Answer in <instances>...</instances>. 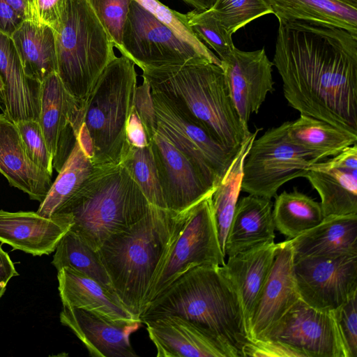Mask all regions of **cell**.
Listing matches in <instances>:
<instances>
[{
    "label": "cell",
    "instance_id": "46",
    "mask_svg": "<svg viewBox=\"0 0 357 357\" xmlns=\"http://www.w3.org/2000/svg\"><path fill=\"white\" fill-rule=\"evenodd\" d=\"M18 275L14 264L7 252L0 245V298L4 294L8 281Z\"/></svg>",
    "mask_w": 357,
    "mask_h": 357
},
{
    "label": "cell",
    "instance_id": "12",
    "mask_svg": "<svg viewBox=\"0 0 357 357\" xmlns=\"http://www.w3.org/2000/svg\"><path fill=\"white\" fill-rule=\"evenodd\" d=\"M157 130L185 154L206 179L217 187L236 153L216 141L204 128L178 112L151 91Z\"/></svg>",
    "mask_w": 357,
    "mask_h": 357
},
{
    "label": "cell",
    "instance_id": "29",
    "mask_svg": "<svg viewBox=\"0 0 357 357\" xmlns=\"http://www.w3.org/2000/svg\"><path fill=\"white\" fill-rule=\"evenodd\" d=\"M10 37L29 78L41 83L57 72L55 36L51 27L24 20Z\"/></svg>",
    "mask_w": 357,
    "mask_h": 357
},
{
    "label": "cell",
    "instance_id": "30",
    "mask_svg": "<svg viewBox=\"0 0 357 357\" xmlns=\"http://www.w3.org/2000/svg\"><path fill=\"white\" fill-rule=\"evenodd\" d=\"M279 22L301 20L340 27L357 35V8L337 0H266Z\"/></svg>",
    "mask_w": 357,
    "mask_h": 357
},
{
    "label": "cell",
    "instance_id": "13",
    "mask_svg": "<svg viewBox=\"0 0 357 357\" xmlns=\"http://www.w3.org/2000/svg\"><path fill=\"white\" fill-rule=\"evenodd\" d=\"M301 299L318 310L333 311L357 294V255L294 259Z\"/></svg>",
    "mask_w": 357,
    "mask_h": 357
},
{
    "label": "cell",
    "instance_id": "45",
    "mask_svg": "<svg viewBox=\"0 0 357 357\" xmlns=\"http://www.w3.org/2000/svg\"><path fill=\"white\" fill-rule=\"evenodd\" d=\"M24 20L6 0H0V31L11 36Z\"/></svg>",
    "mask_w": 357,
    "mask_h": 357
},
{
    "label": "cell",
    "instance_id": "42",
    "mask_svg": "<svg viewBox=\"0 0 357 357\" xmlns=\"http://www.w3.org/2000/svg\"><path fill=\"white\" fill-rule=\"evenodd\" d=\"M137 86L134 106L144 125L149 142L156 131V117L152 100L151 88L146 79Z\"/></svg>",
    "mask_w": 357,
    "mask_h": 357
},
{
    "label": "cell",
    "instance_id": "21",
    "mask_svg": "<svg viewBox=\"0 0 357 357\" xmlns=\"http://www.w3.org/2000/svg\"><path fill=\"white\" fill-rule=\"evenodd\" d=\"M0 78L3 85V114L14 123L38 121L41 83L25 74L11 37L1 31Z\"/></svg>",
    "mask_w": 357,
    "mask_h": 357
},
{
    "label": "cell",
    "instance_id": "47",
    "mask_svg": "<svg viewBox=\"0 0 357 357\" xmlns=\"http://www.w3.org/2000/svg\"><path fill=\"white\" fill-rule=\"evenodd\" d=\"M6 1L24 20H29L31 0H6Z\"/></svg>",
    "mask_w": 357,
    "mask_h": 357
},
{
    "label": "cell",
    "instance_id": "14",
    "mask_svg": "<svg viewBox=\"0 0 357 357\" xmlns=\"http://www.w3.org/2000/svg\"><path fill=\"white\" fill-rule=\"evenodd\" d=\"M149 143L167 209L185 210L213 194L217 187L157 129Z\"/></svg>",
    "mask_w": 357,
    "mask_h": 357
},
{
    "label": "cell",
    "instance_id": "35",
    "mask_svg": "<svg viewBox=\"0 0 357 357\" xmlns=\"http://www.w3.org/2000/svg\"><path fill=\"white\" fill-rule=\"evenodd\" d=\"M120 162L126 168L151 204L167 208L150 143L142 148L129 146Z\"/></svg>",
    "mask_w": 357,
    "mask_h": 357
},
{
    "label": "cell",
    "instance_id": "16",
    "mask_svg": "<svg viewBox=\"0 0 357 357\" xmlns=\"http://www.w3.org/2000/svg\"><path fill=\"white\" fill-rule=\"evenodd\" d=\"M220 61L234 105L244 130L249 133L251 115L259 112L268 93L275 91L273 63L264 48L245 52L236 47Z\"/></svg>",
    "mask_w": 357,
    "mask_h": 357
},
{
    "label": "cell",
    "instance_id": "43",
    "mask_svg": "<svg viewBox=\"0 0 357 357\" xmlns=\"http://www.w3.org/2000/svg\"><path fill=\"white\" fill-rule=\"evenodd\" d=\"M63 0H31L30 19L54 29L59 20Z\"/></svg>",
    "mask_w": 357,
    "mask_h": 357
},
{
    "label": "cell",
    "instance_id": "19",
    "mask_svg": "<svg viewBox=\"0 0 357 357\" xmlns=\"http://www.w3.org/2000/svg\"><path fill=\"white\" fill-rule=\"evenodd\" d=\"M61 323L81 340L93 357H136L130 335L142 325L141 321H114L94 312L63 307Z\"/></svg>",
    "mask_w": 357,
    "mask_h": 357
},
{
    "label": "cell",
    "instance_id": "41",
    "mask_svg": "<svg viewBox=\"0 0 357 357\" xmlns=\"http://www.w3.org/2000/svg\"><path fill=\"white\" fill-rule=\"evenodd\" d=\"M357 294L333 310L348 357L357 356Z\"/></svg>",
    "mask_w": 357,
    "mask_h": 357
},
{
    "label": "cell",
    "instance_id": "51",
    "mask_svg": "<svg viewBox=\"0 0 357 357\" xmlns=\"http://www.w3.org/2000/svg\"><path fill=\"white\" fill-rule=\"evenodd\" d=\"M3 83H2L1 79L0 78V93H1L2 95H3Z\"/></svg>",
    "mask_w": 357,
    "mask_h": 357
},
{
    "label": "cell",
    "instance_id": "27",
    "mask_svg": "<svg viewBox=\"0 0 357 357\" xmlns=\"http://www.w3.org/2000/svg\"><path fill=\"white\" fill-rule=\"evenodd\" d=\"M289 241L294 259L357 255V214L326 216Z\"/></svg>",
    "mask_w": 357,
    "mask_h": 357
},
{
    "label": "cell",
    "instance_id": "26",
    "mask_svg": "<svg viewBox=\"0 0 357 357\" xmlns=\"http://www.w3.org/2000/svg\"><path fill=\"white\" fill-rule=\"evenodd\" d=\"M273 204L269 199L249 195L238 201L225 244L229 257L274 242Z\"/></svg>",
    "mask_w": 357,
    "mask_h": 357
},
{
    "label": "cell",
    "instance_id": "44",
    "mask_svg": "<svg viewBox=\"0 0 357 357\" xmlns=\"http://www.w3.org/2000/svg\"><path fill=\"white\" fill-rule=\"evenodd\" d=\"M126 136L127 142L130 146L142 148L149 144L146 128L134 105L127 119Z\"/></svg>",
    "mask_w": 357,
    "mask_h": 357
},
{
    "label": "cell",
    "instance_id": "38",
    "mask_svg": "<svg viewBox=\"0 0 357 357\" xmlns=\"http://www.w3.org/2000/svg\"><path fill=\"white\" fill-rule=\"evenodd\" d=\"M152 13L159 21L168 26L178 38L189 43L210 62L218 66L221 61L210 49L200 40L188 25L185 14L174 10L158 0H135Z\"/></svg>",
    "mask_w": 357,
    "mask_h": 357
},
{
    "label": "cell",
    "instance_id": "4",
    "mask_svg": "<svg viewBox=\"0 0 357 357\" xmlns=\"http://www.w3.org/2000/svg\"><path fill=\"white\" fill-rule=\"evenodd\" d=\"M142 70L151 91L232 153L250 135L243 127L220 66L195 62Z\"/></svg>",
    "mask_w": 357,
    "mask_h": 357
},
{
    "label": "cell",
    "instance_id": "32",
    "mask_svg": "<svg viewBox=\"0 0 357 357\" xmlns=\"http://www.w3.org/2000/svg\"><path fill=\"white\" fill-rule=\"evenodd\" d=\"M93 168L91 160L76 139L57 178L40 202L37 213L47 218L59 213L77 194Z\"/></svg>",
    "mask_w": 357,
    "mask_h": 357
},
{
    "label": "cell",
    "instance_id": "8",
    "mask_svg": "<svg viewBox=\"0 0 357 357\" xmlns=\"http://www.w3.org/2000/svg\"><path fill=\"white\" fill-rule=\"evenodd\" d=\"M312 158L289 141L286 122L254 139L243 167L241 190L271 199L285 183L304 177Z\"/></svg>",
    "mask_w": 357,
    "mask_h": 357
},
{
    "label": "cell",
    "instance_id": "2",
    "mask_svg": "<svg viewBox=\"0 0 357 357\" xmlns=\"http://www.w3.org/2000/svg\"><path fill=\"white\" fill-rule=\"evenodd\" d=\"M191 207L174 211L151 204L142 218L111 236L98 250L114 294L137 319L149 305L152 289Z\"/></svg>",
    "mask_w": 357,
    "mask_h": 357
},
{
    "label": "cell",
    "instance_id": "50",
    "mask_svg": "<svg viewBox=\"0 0 357 357\" xmlns=\"http://www.w3.org/2000/svg\"><path fill=\"white\" fill-rule=\"evenodd\" d=\"M0 108L4 112V111H5L4 100H3V96L1 93H0Z\"/></svg>",
    "mask_w": 357,
    "mask_h": 357
},
{
    "label": "cell",
    "instance_id": "9",
    "mask_svg": "<svg viewBox=\"0 0 357 357\" xmlns=\"http://www.w3.org/2000/svg\"><path fill=\"white\" fill-rule=\"evenodd\" d=\"M121 55L141 69L210 62L135 0H131L123 26Z\"/></svg>",
    "mask_w": 357,
    "mask_h": 357
},
{
    "label": "cell",
    "instance_id": "23",
    "mask_svg": "<svg viewBox=\"0 0 357 357\" xmlns=\"http://www.w3.org/2000/svg\"><path fill=\"white\" fill-rule=\"evenodd\" d=\"M158 357H226L202 331L177 315H164L144 322Z\"/></svg>",
    "mask_w": 357,
    "mask_h": 357
},
{
    "label": "cell",
    "instance_id": "25",
    "mask_svg": "<svg viewBox=\"0 0 357 357\" xmlns=\"http://www.w3.org/2000/svg\"><path fill=\"white\" fill-rule=\"evenodd\" d=\"M57 271L63 307L86 310L114 321H141L132 315L113 291L94 279L70 268Z\"/></svg>",
    "mask_w": 357,
    "mask_h": 357
},
{
    "label": "cell",
    "instance_id": "48",
    "mask_svg": "<svg viewBox=\"0 0 357 357\" xmlns=\"http://www.w3.org/2000/svg\"><path fill=\"white\" fill-rule=\"evenodd\" d=\"M198 10L211 8L218 0H182Z\"/></svg>",
    "mask_w": 357,
    "mask_h": 357
},
{
    "label": "cell",
    "instance_id": "40",
    "mask_svg": "<svg viewBox=\"0 0 357 357\" xmlns=\"http://www.w3.org/2000/svg\"><path fill=\"white\" fill-rule=\"evenodd\" d=\"M15 123L19 130L31 160L39 168L52 176V158L38 121L31 119L20 121Z\"/></svg>",
    "mask_w": 357,
    "mask_h": 357
},
{
    "label": "cell",
    "instance_id": "3",
    "mask_svg": "<svg viewBox=\"0 0 357 357\" xmlns=\"http://www.w3.org/2000/svg\"><path fill=\"white\" fill-rule=\"evenodd\" d=\"M169 314L195 324L226 357L243 356L249 340L241 306L220 266L202 265L188 270L150 303L140 320L144 323Z\"/></svg>",
    "mask_w": 357,
    "mask_h": 357
},
{
    "label": "cell",
    "instance_id": "17",
    "mask_svg": "<svg viewBox=\"0 0 357 357\" xmlns=\"http://www.w3.org/2000/svg\"><path fill=\"white\" fill-rule=\"evenodd\" d=\"M294 264L289 239L278 243L271 268L251 313L248 331L249 341L262 340L301 298Z\"/></svg>",
    "mask_w": 357,
    "mask_h": 357
},
{
    "label": "cell",
    "instance_id": "33",
    "mask_svg": "<svg viewBox=\"0 0 357 357\" xmlns=\"http://www.w3.org/2000/svg\"><path fill=\"white\" fill-rule=\"evenodd\" d=\"M273 210L275 228L292 239L319 225L325 218L321 204L294 189L276 195Z\"/></svg>",
    "mask_w": 357,
    "mask_h": 357
},
{
    "label": "cell",
    "instance_id": "1",
    "mask_svg": "<svg viewBox=\"0 0 357 357\" xmlns=\"http://www.w3.org/2000/svg\"><path fill=\"white\" fill-rule=\"evenodd\" d=\"M279 23L273 63L289 105L357 134V35L315 22Z\"/></svg>",
    "mask_w": 357,
    "mask_h": 357
},
{
    "label": "cell",
    "instance_id": "6",
    "mask_svg": "<svg viewBox=\"0 0 357 357\" xmlns=\"http://www.w3.org/2000/svg\"><path fill=\"white\" fill-rule=\"evenodd\" d=\"M55 36L57 75L84 102L108 63L114 44L87 0H63Z\"/></svg>",
    "mask_w": 357,
    "mask_h": 357
},
{
    "label": "cell",
    "instance_id": "34",
    "mask_svg": "<svg viewBox=\"0 0 357 357\" xmlns=\"http://www.w3.org/2000/svg\"><path fill=\"white\" fill-rule=\"evenodd\" d=\"M52 264L57 271L64 267L78 271L114 292L111 280L98 252L86 243L79 235L70 229L57 244Z\"/></svg>",
    "mask_w": 357,
    "mask_h": 357
},
{
    "label": "cell",
    "instance_id": "31",
    "mask_svg": "<svg viewBox=\"0 0 357 357\" xmlns=\"http://www.w3.org/2000/svg\"><path fill=\"white\" fill-rule=\"evenodd\" d=\"M259 129L251 132L242 143L226 172L211 196L213 218L221 249L225 253L227 233L241 191L243 167Z\"/></svg>",
    "mask_w": 357,
    "mask_h": 357
},
{
    "label": "cell",
    "instance_id": "24",
    "mask_svg": "<svg viewBox=\"0 0 357 357\" xmlns=\"http://www.w3.org/2000/svg\"><path fill=\"white\" fill-rule=\"evenodd\" d=\"M277 246L278 243L273 242L238 253L220 266L237 294L247 337L251 313L271 268Z\"/></svg>",
    "mask_w": 357,
    "mask_h": 357
},
{
    "label": "cell",
    "instance_id": "18",
    "mask_svg": "<svg viewBox=\"0 0 357 357\" xmlns=\"http://www.w3.org/2000/svg\"><path fill=\"white\" fill-rule=\"evenodd\" d=\"M304 177L319 195L324 217L357 214V143L311 165Z\"/></svg>",
    "mask_w": 357,
    "mask_h": 357
},
{
    "label": "cell",
    "instance_id": "22",
    "mask_svg": "<svg viewBox=\"0 0 357 357\" xmlns=\"http://www.w3.org/2000/svg\"><path fill=\"white\" fill-rule=\"evenodd\" d=\"M0 172L31 199L42 202L52 183L50 175L29 158L16 124L0 114Z\"/></svg>",
    "mask_w": 357,
    "mask_h": 357
},
{
    "label": "cell",
    "instance_id": "28",
    "mask_svg": "<svg viewBox=\"0 0 357 357\" xmlns=\"http://www.w3.org/2000/svg\"><path fill=\"white\" fill-rule=\"evenodd\" d=\"M286 135L314 163L335 156L357 143V134L303 114L294 121H286Z\"/></svg>",
    "mask_w": 357,
    "mask_h": 357
},
{
    "label": "cell",
    "instance_id": "49",
    "mask_svg": "<svg viewBox=\"0 0 357 357\" xmlns=\"http://www.w3.org/2000/svg\"><path fill=\"white\" fill-rule=\"evenodd\" d=\"M342 3L357 8V0H337Z\"/></svg>",
    "mask_w": 357,
    "mask_h": 357
},
{
    "label": "cell",
    "instance_id": "5",
    "mask_svg": "<svg viewBox=\"0 0 357 357\" xmlns=\"http://www.w3.org/2000/svg\"><path fill=\"white\" fill-rule=\"evenodd\" d=\"M151 205L120 162L94 167L77 194L59 213H70V230L98 251L111 236L142 218Z\"/></svg>",
    "mask_w": 357,
    "mask_h": 357
},
{
    "label": "cell",
    "instance_id": "10",
    "mask_svg": "<svg viewBox=\"0 0 357 357\" xmlns=\"http://www.w3.org/2000/svg\"><path fill=\"white\" fill-rule=\"evenodd\" d=\"M211 196L190 208L185 225L152 289L149 305L188 270L202 265L225 264V255L219 243Z\"/></svg>",
    "mask_w": 357,
    "mask_h": 357
},
{
    "label": "cell",
    "instance_id": "15",
    "mask_svg": "<svg viewBox=\"0 0 357 357\" xmlns=\"http://www.w3.org/2000/svg\"><path fill=\"white\" fill-rule=\"evenodd\" d=\"M81 102L63 86L56 73L41 82L38 121L52 155V167L59 172L71 152L82 122Z\"/></svg>",
    "mask_w": 357,
    "mask_h": 357
},
{
    "label": "cell",
    "instance_id": "39",
    "mask_svg": "<svg viewBox=\"0 0 357 357\" xmlns=\"http://www.w3.org/2000/svg\"><path fill=\"white\" fill-rule=\"evenodd\" d=\"M112 40L121 53L123 26L131 0H87Z\"/></svg>",
    "mask_w": 357,
    "mask_h": 357
},
{
    "label": "cell",
    "instance_id": "20",
    "mask_svg": "<svg viewBox=\"0 0 357 357\" xmlns=\"http://www.w3.org/2000/svg\"><path fill=\"white\" fill-rule=\"evenodd\" d=\"M72 224L68 213L47 218L37 212L0 210V242L34 256L50 255Z\"/></svg>",
    "mask_w": 357,
    "mask_h": 357
},
{
    "label": "cell",
    "instance_id": "11",
    "mask_svg": "<svg viewBox=\"0 0 357 357\" xmlns=\"http://www.w3.org/2000/svg\"><path fill=\"white\" fill-rule=\"evenodd\" d=\"M261 340L280 342L301 357H348L334 311L316 309L301 298Z\"/></svg>",
    "mask_w": 357,
    "mask_h": 357
},
{
    "label": "cell",
    "instance_id": "7",
    "mask_svg": "<svg viewBox=\"0 0 357 357\" xmlns=\"http://www.w3.org/2000/svg\"><path fill=\"white\" fill-rule=\"evenodd\" d=\"M135 65L116 56L83 102L82 126L92 144L93 167L120 163L129 148L126 126L137 86Z\"/></svg>",
    "mask_w": 357,
    "mask_h": 357
},
{
    "label": "cell",
    "instance_id": "37",
    "mask_svg": "<svg viewBox=\"0 0 357 357\" xmlns=\"http://www.w3.org/2000/svg\"><path fill=\"white\" fill-rule=\"evenodd\" d=\"M185 15L188 25L195 35L215 50L220 59L232 51L235 46L231 36L222 26L210 9H195Z\"/></svg>",
    "mask_w": 357,
    "mask_h": 357
},
{
    "label": "cell",
    "instance_id": "36",
    "mask_svg": "<svg viewBox=\"0 0 357 357\" xmlns=\"http://www.w3.org/2000/svg\"><path fill=\"white\" fill-rule=\"evenodd\" d=\"M210 10L230 36L252 20L272 13L266 0H218Z\"/></svg>",
    "mask_w": 357,
    "mask_h": 357
}]
</instances>
